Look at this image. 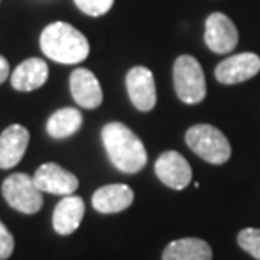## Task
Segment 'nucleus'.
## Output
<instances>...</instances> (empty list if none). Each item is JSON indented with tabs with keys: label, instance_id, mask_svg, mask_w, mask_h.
<instances>
[{
	"label": "nucleus",
	"instance_id": "obj_1",
	"mask_svg": "<svg viewBox=\"0 0 260 260\" xmlns=\"http://www.w3.org/2000/svg\"><path fill=\"white\" fill-rule=\"evenodd\" d=\"M102 140L112 164L118 171L135 174L147 164V150L142 140L127 125L110 122L102 128Z\"/></svg>",
	"mask_w": 260,
	"mask_h": 260
},
{
	"label": "nucleus",
	"instance_id": "obj_2",
	"mask_svg": "<svg viewBox=\"0 0 260 260\" xmlns=\"http://www.w3.org/2000/svg\"><path fill=\"white\" fill-rule=\"evenodd\" d=\"M39 44L49 59L63 64L81 63L90 54L88 39L76 27L66 22L49 24L41 34Z\"/></svg>",
	"mask_w": 260,
	"mask_h": 260
},
{
	"label": "nucleus",
	"instance_id": "obj_3",
	"mask_svg": "<svg viewBox=\"0 0 260 260\" xmlns=\"http://www.w3.org/2000/svg\"><path fill=\"white\" fill-rule=\"evenodd\" d=\"M186 144L196 155L210 164H225L232 155V147L221 130L208 123H198L186 132Z\"/></svg>",
	"mask_w": 260,
	"mask_h": 260
},
{
	"label": "nucleus",
	"instance_id": "obj_4",
	"mask_svg": "<svg viewBox=\"0 0 260 260\" xmlns=\"http://www.w3.org/2000/svg\"><path fill=\"white\" fill-rule=\"evenodd\" d=\"M174 88L176 95L179 96L181 102L188 105H196L205 100L206 96V81L205 73H203L201 64L193 56H179L174 61Z\"/></svg>",
	"mask_w": 260,
	"mask_h": 260
},
{
	"label": "nucleus",
	"instance_id": "obj_5",
	"mask_svg": "<svg viewBox=\"0 0 260 260\" xmlns=\"http://www.w3.org/2000/svg\"><path fill=\"white\" fill-rule=\"evenodd\" d=\"M2 194L14 210L25 215L38 213L43 206V191L36 186L32 176L15 173L2 184Z\"/></svg>",
	"mask_w": 260,
	"mask_h": 260
},
{
	"label": "nucleus",
	"instance_id": "obj_6",
	"mask_svg": "<svg viewBox=\"0 0 260 260\" xmlns=\"http://www.w3.org/2000/svg\"><path fill=\"white\" fill-rule=\"evenodd\" d=\"M205 43L211 53L228 54L238 44V30L228 15L211 14L205 24Z\"/></svg>",
	"mask_w": 260,
	"mask_h": 260
},
{
	"label": "nucleus",
	"instance_id": "obj_7",
	"mask_svg": "<svg viewBox=\"0 0 260 260\" xmlns=\"http://www.w3.org/2000/svg\"><path fill=\"white\" fill-rule=\"evenodd\" d=\"M125 85L132 105L140 112H149L155 107L157 93H155L154 75L149 68L135 66L127 73Z\"/></svg>",
	"mask_w": 260,
	"mask_h": 260
},
{
	"label": "nucleus",
	"instance_id": "obj_8",
	"mask_svg": "<svg viewBox=\"0 0 260 260\" xmlns=\"http://www.w3.org/2000/svg\"><path fill=\"white\" fill-rule=\"evenodd\" d=\"M260 71V58L255 53L233 54L215 68L216 80L223 85H237L247 81Z\"/></svg>",
	"mask_w": 260,
	"mask_h": 260
},
{
	"label": "nucleus",
	"instance_id": "obj_9",
	"mask_svg": "<svg viewBox=\"0 0 260 260\" xmlns=\"http://www.w3.org/2000/svg\"><path fill=\"white\" fill-rule=\"evenodd\" d=\"M36 186L43 193L70 196L78 189V178L54 162H46L32 176Z\"/></svg>",
	"mask_w": 260,
	"mask_h": 260
},
{
	"label": "nucleus",
	"instance_id": "obj_10",
	"mask_svg": "<svg viewBox=\"0 0 260 260\" xmlns=\"http://www.w3.org/2000/svg\"><path fill=\"white\" fill-rule=\"evenodd\" d=\"M154 169L160 183L173 189H184L193 178L189 162L176 150H166L164 154H160L155 160Z\"/></svg>",
	"mask_w": 260,
	"mask_h": 260
},
{
	"label": "nucleus",
	"instance_id": "obj_11",
	"mask_svg": "<svg viewBox=\"0 0 260 260\" xmlns=\"http://www.w3.org/2000/svg\"><path fill=\"white\" fill-rule=\"evenodd\" d=\"M70 88L75 102L83 108H96L103 102V91L100 81L90 70L78 68L70 76Z\"/></svg>",
	"mask_w": 260,
	"mask_h": 260
},
{
	"label": "nucleus",
	"instance_id": "obj_12",
	"mask_svg": "<svg viewBox=\"0 0 260 260\" xmlns=\"http://www.w3.org/2000/svg\"><path fill=\"white\" fill-rule=\"evenodd\" d=\"M29 145L27 128L14 123L0 134V169H10L20 162Z\"/></svg>",
	"mask_w": 260,
	"mask_h": 260
},
{
	"label": "nucleus",
	"instance_id": "obj_13",
	"mask_svg": "<svg viewBox=\"0 0 260 260\" xmlns=\"http://www.w3.org/2000/svg\"><path fill=\"white\" fill-rule=\"evenodd\" d=\"M85 216V201L80 196H64L54 208L53 226L59 235H71Z\"/></svg>",
	"mask_w": 260,
	"mask_h": 260
},
{
	"label": "nucleus",
	"instance_id": "obj_14",
	"mask_svg": "<svg viewBox=\"0 0 260 260\" xmlns=\"http://www.w3.org/2000/svg\"><path fill=\"white\" fill-rule=\"evenodd\" d=\"M134 191L127 184H108L96 189L91 198L93 208L98 213H118L132 205Z\"/></svg>",
	"mask_w": 260,
	"mask_h": 260
},
{
	"label": "nucleus",
	"instance_id": "obj_15",
	"mask_svg": "<svg viewBox=\"0 0 260 260\" xmlns=\"http://www.w3.org/2000/svg\"><path fill=\"white\" fill-rule=\"evenodd\" d=\"M48 76L49 68L46 61L41 58H30L15 68L10 76V83L17 91H32L43 86Z\"/></svg>",
	"mask_w": 260,
	"mask_h": 260
},
{
	"label": "nucleus",
	"instance_id": "obj_16",
	"mask_svg": "<svg viewBox=\"0 0 260 260\" xmlns=\"http://www.w3.org/2000/svg\"><path fill=\"white\" fill-rule=\"evenodd\" d=\"M211 247L200 238H179L171 242L162 253V260H211Z\"/></svg>",
	"mask_w": 260,
	"mask_h": 260
},
{
	"label": "nucleus",
	"instance_id": "obj_17",
	"mask_svg": "<svg viewBox=\"0 0 260 260\" xmlns=\"http://www.w3.org/2000/svg\"><path fill=\"white\" fill-rule=\"evenodd\" d=\"M83 123L81 112L76 108H61L49 117L46 130L53 139H66L76 134Z\"/></svg>",
	"mask_w": 260,
	"mask_h": 260
},
{
	"label": "nucleus",
	"instance_id": "obj_18",
	"mask_svg": "<svg viewBox=\"0 0 260 260\" xmlns=\"http://www.w3.org/2000/svg\"><path fill=\"white\" fill-rule=\"evenodd\" d=\"M237 242L247 253L260 260V228H245L238 233Z\"/></svg>",
	"mask_w": 260,
	"mask_h": 260
},
{
	"label": "nucleus",
	"instance_id": "obj_19",
	"mask_svg": "<svg viewBox=\"0 0 260 260\" xmlns=\"http://www.w3.org/2000/svg\"><path fill=\"white\" fill-rule=\"evenodd\" d=\"M76 7L91 17H100L112 9L113 0H75Z\"/></svg>",
	"mask_w": 260,
	"mask_h": 260
},
{
	"label": "nucleus",
	"instance_id": "obj_20",
	"mask_svg": "<svg viewBox=\"0 0 260 260\" xmlns=\"http://www.w3.org/2000/svg\"><path fill=\"white\" fill-rule=\"evenodd\" d=\"M14 237L10 235L7 226L0 221V260H7L14 252Z\"/></svg>",
	"mask_w": 260,
	"mask_h": 260
},
{
	"label": "nucleus",
	"instance_id": "obj_21",
	"mask_svg": "<svg viewBox=\"0 0 260 260\" xmlns=\"http://www.w3.org/2000/svg\"><path fill=\"white\" fill-rule=\"evenodd\" d=\"M9 73H10V66H9V61L0 56V85L9 78Z\"/></svg>",
	"mask_w": 260,
	"mask_h": 260
}]
</instances>
